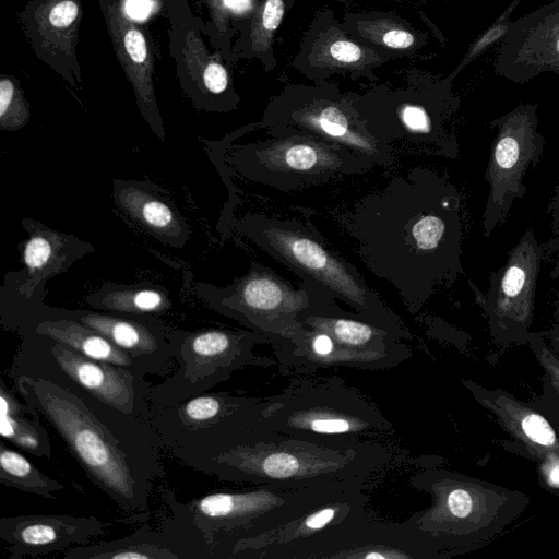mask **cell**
<instances>
[{
    "label": "cell",
    "instance_id": "obj_1",
    "mask_svg": "<svg viewBox=\"0 0 559 559\" xmlns=\"http://www.w3.org/2000/svg\"><path fill=\"white\" fill-rule=\"evenodd\" d=\"M360 260L419 309L464 274L461 195L438 173L413 168L342 214Z\"/></svg>",
    "mask_w": 559,
    "mask_h": 559
},
{
    "label": "cell",
    "instance_id": "obj_2",
    "mask_svg": "<svg viewBox=\"0 0 559 559\" xmlns=\"http://www.w3.org/2000/svg\"><path fill=\"white\" fill-rule=\"evenodd\" d=\"M13 383L60 436L86 477L121 510L144 512L165 476L164 443L151 424L133 418L68 381L19 377Z\"/></svg>",
    "mask_w": 559,
    "mask_h": 559
},
{
    "label": "cell",
    "instance_id": "obj_3",
    "mask_svg": "<svg viewBox=\"0 0 559 559\" xmlns=\"http://www.w3.org/2000/svg\"><path fill=\"white\" fill-rule=\"evenodd\" d=\"M235 227L275 260L290 267L304 284L331 298L346 301L380 328H397L390 311L357 269L329 249L308 224L247 213Z\"/></svg>",
    "mask_w": 559,
    "mask_h": 559
},
{
    "label": "cell",
    "instance_id": "obj_4",
    "mask_svg": "<svg viewBox=\"0 0 559 559\" xmlns=\"http://www.w3.org/2000/svg\"><path fill=\"white\" fill-rule=\"evenodd\" d=\"M9 373L12 380L25 376L71 382L105 404L151 424L154 385L145 377L90 358L48 336L24 335Z\"/></svg>",
    "mask_w": 559,
    "mask_h": 559
},
{
    "label": "cell",
    "instance_id": "obj_5",
    "mask_svg": "<svg viewBox=\"0 0 559 559\" xmlns=\"http://www.w3.org/2000/svg\"><path fill=\"white\" fill-rule=\"evenodd\" d=\"M271 135L227 150V164L249 180L284 191L309 188L373 167L342 147L302 134Z\"/></svg>",
    "mask_w": 559,
    "mask_h": 559
},
{
    "label": "cell",
    "instance_id": "obj_6",
    "mask_svg": "<svg viewBox=\"0 0 559 559\" xmlns=\"http://www.w3.org/2000/svg\"><path fill=\"white\" fill-rule=\"evenodd\" d=\"M263 124L271 134H302L342 147L373 166L392 162L391 146L376 139L352 100L340 95L287 92L271 103Z\"/></svg>",
    "mask_w": 559,
    "mask_h": 559
},
{
    "label": "cell",
    "instance_id": "obj_7",
    "mask_svg": "<svg viewBox=\"0 0 559 559\" xmlns=\"http://www.w3.org/2000/svg\"><path fill=\"white\" fill-rule=\"evenodd\" d=\"M22 226L27 231L22 250L23 269L8 273L0 289L1 325L19 335L46 305L47 281L95 251L92 243L38 221L24 218Z\"/></svg>",
    "mask_w": 559,
    "mask_h": 559
},
{
    "label": "cell",
    "instance_id": "obj_8",
    "mask_svg": "<svg viewBox=\"0 0 559 559\" xmlns=\"http://www.w3.org/2000/svg\"><path fill=\"white\" fill-rule=\"evenodd\" d=\"M257 338L254 333L238 330L175 329L171 345L177 369L153 386L151 404L177 405L225 381L249 361Z\"/></svg>",
    "mask_w": 559,
    "mask_h": 559
},
{
    "label": "cell",
    "instance_id": "obj_9",
    "mask_svg": "<svg viewBox=\"0 0 559 559\" xmlns=\"http://www.w3.org/2000/svg\"><path fill=\"white\" fill-rule=\"evenodd\" d=\"M495 132L485 170L488 194L483 231L489 237L527 192V173L540 162L545 141L538 131L536 106L522 104L490 123Z\"/></svg>",
    "mask_w": 559,
    "mask_h": 559
},
{
    "label": "cell",
    "instance_id": "obj_10",
    "mask_svg": "<svg viewBox=\"0 0 559 559\" xmlns=\"http://www.w3.org/2000/svg\"><path fill=\"white\" fill-rule=\"evenodd\" d=\"M436 86L430 93L391 95L381 100H352L367 130L389 144L405 142L423 145L435 154L454 158L457 142L447 126L456 108L450 97V83Z\"/></svg>",
    "mask_w": 559,
    "mask_h": 559
},
{
    "label": "cell",
    "instance_id": "obj_11",
    "mask_svg": "<svg viewBox=\"0 0 559 559\" xmlns=\"http://www.w3.org/2000/svg\"><path fill=\"white\" fill-rule=\"evenodd\" d=\"M543 258L534 231L526 229L504 263L491 273L487 292L476 293L496 343H526L531 335Z\"/></svg>",
    "mask_w": 559,
    "mask_h": 559
},
{
    "label": "cell",
    "instance_id": "obj_12",
    "mask_svg": "<svg viewBox=\"0 0 559 559\" xmlns=\"http://www.w3.org/2000/svg\"><path fill=\"white\" fill-rule=\"evenodd\" d=\"M193 292L210 308L260 330L271 329L273 322H296L312 305L304 285L301 289H295L260 264H252L246 275L235 278L226 287L195 283Z\"/></svg>",
    "mask_w": 559,
    "mask_h": 559
},
{
    "label": "cell",
    "instance_id": "obj_13",
    "mask_svg": "<svg viewBox=\"0 0 559 559\" xmlns=\"http://www.w3.org/2000/svg\"><path fill=\"white\" fill-rule=\"evenodd\" d=\"M165 500L174 512L159 530L144 525L126 537L71 547L64 559H213L219 558L192 520L187 504L165 490Z\"/></svg>",
    "mask_w": 559,
    "mask_h": 559
},
{
    "label": "cell",
    "instance_id": "obj_14",
    "mask_svg": "<svg viewBox=\"0 0 559 559\" xmlns=\"http://www.w3.org/2000/svg\"><path fill=\"white\" fill-rule=\"evenodd\" d=\"M463 384L537 463L540 479L548 490L559 491V433L550 420L533 404L500 388L490 389L472 380Z\"/></svg>",
    "mask_w": 559,
    "mask_h": 559
},
{
    "label": "cell",
    "instance_id": "obj_15",
    "mask_svg": "<svg viewBox=\"0 0 559 559\" xmlns=\"http://www.w3.org/2000/svg\"><path fill=\"white\" fill-rule=\"evenodd\" d=\"M496 72L516 83L544 72L559 74V0L510 22L496 59Z\"/></svg>",
    "mask_w": 559,
    "mask_h": 559
},
{
    "label": "cell",
    "instance_id": "obj_16",
    "mask_svg": "<svg viewBox=\"0 0 559 559\" xmlns=\"http://www.w3.org/2000/svg\"><path fill=\"white\" fill-rule=\"evenodd\" d=\"M63 316L80 321L143 364L153 376H169L173 365L174 328L152 314L60 308Z\"/></svg>",
    "mask_w": 559,
    "mask_h": 559
},
{
    "label": "cell",
    "instance_id": "obj_17",
    "mask_svg": "<svg viewBox=\"0 0 559 559\" xmlns=\"http://www.w3.org/2000/svg\"><path fill=\"white\" fill-rule=\"evenodd\" d=\"M105 530L106 523L93 515L27 514L0 519V538L9 546L10 559L87 545L104 535Z\"/></svg>",
    "mask_w": 559,
    "mask_h": 559
},
{
    "label": "cell",
    "instance_id": "obj_18",
    "mask_svg": "<svg viewBox=\"0 0 559 559\" xmlns=\"http://www.w3.org/2000/svg\"><path fill=\"white\" fill-rule=\"evenodd\" d=\"M116 206L144 231L165 246L182 248L192 229L176 204L158 186L142 180L112 182Z\"/></svg>",
    "mask_w": 559,
    "mask_h": 559
},
{
    "label": "cell",
    "instance_id": "obj_19",
    "mask_svg": "<svg viewBox=\"0 0 559 559\" xmlns=\"http://www.w3.org/2000/svg\"><path fill=\"white\" fill-rule=\"evenodd\" d=\"M385 59L356 40L343 26H330L308 37L302 44L296 63H300L301 70L313 78L336 72L370 76L371 70Z\"/></svg>",
    "mask_w": 559,
    "mask_h": 559
},
{
    "label": "cell",
    "instance_id": "obj_20",
    "mask_svg": "<svg viewBox=\"0 0 559 559\" xmlns=\"http://www.w3.org/2000/svg\"><path fill=\"white\" fill-rule=\"evenodd\" d=\"M31 333L48 336L90 358L122 367L135 374L142 377L151 374L143 364L132 358L98 332L78 320L63 316L60 308L45 305L24 328L20 336L23 337Z\"/></svg>",
    "mask_w": 559,
    "mask_h": 559
},
{
    "label": "cell",
    "instance_id": "obj_21",
    "mask_svg": "<svg viewBox=\"0 0 559 559\" xmlns=\"http://www.w3.org/2000/svg\"><path fill=\"white\" fill-rule=\"evenodd\" d=\"M0 423L2 439L34 456H51L49 436L39 421L38 412L19 401L3 378L0 380Z\"/></svg>",
    "mask_w": 559,
    "mask_h": 559
},
{
    "label": "cell",
    "instance_id": "obj_22",
    "mask_svg": "<svg viewBox=\"0 0 559 559\" xmlns=\"http://www.w3.org/2000/svg\"><path fill=\"white\" fill-rule=\"evenodd\" d=\"M342 26L356 40L384 56L415 52L424 45V36L397 17L352 15Z\"/></svg>",
    "mask_w": 559,
    "mask_h": 559
},
{
    "label": "cell",
    "instance_id": "obj_23",
    "mask_svg": "<svg viewBox=\"0 0 559 559\" xmlns=\"http://www.w3.org/2000/svg\"><path fill=\"white\" fill-rule=\"evenodd\" d=\"M86 302L96 310L156 317L174 306L169 292L157 284L106 283L88 295Z\"/></svg>",
    "mask_w": 559,
    "mask_h": 559
},
{
    "label": "cell",
    "instance_id": "obj_24",
    "mask_svg": "<svg viewBox=\"0 0 559 559\" xmlns=\"http://www.w3.org/2000/svg\"><path fill=\"white\" fill-rule=\"evenodd\" d=\"M0 483L23 492L55 499L63 485L50 478L20 452L0 442Z\"/></svg>",
    "mask_w": 559,
    "mask_h": 559
},
{
    "label": "cell",
    "instance_id": "obj_25",
    "mask_svg": "<svg viewBox=\"0 0 559 559\" xmlns=\"http://www.w3.org/2000/svg\"><path fill=\"white\" fill-rule=\"evenodd\" d=\"M314 329L329 334L340 343L350 347H361L384 334V331L355 319L324 316L310 311L301 312L298 317Z\"/></svg>",
    "mask_w": 559,
    "mask_h": 559
},
{
    "label": "cell",
    "instance_id": "obj_26",
    "mask_svg": "<svg viewBox=\"0 0 559 559\" xmlns=\"http://www.w3.org/2000/svg\"><path fill=\"white\" fill-rule=\"evenodd\" d=\"M526 344L544 370L543 393L534 402L540 412L559 424V359L550 350L540 332H532Z\"/></svg>",
    "mask_w": 559,
    "mask_h": 559
},
{
    "label": "cell",
    "instance_id": "obj_27",
    "mask_svg": "<svg viewBox=\"0 0 559 559\" xmlns=\"http://www.w3.org/2000/svg\"><path fill=\"white\" fill-rule=\"evenodd\" d=\"M285 11V0H262L252 29V40L259 52H272V43Z\"/></svg>",
    "mask_w": 559,
    "mask_h": 559
},
{
    "label": "cell",
    "instance_id": "obj_28",
    "mask_svg": "<svg viewBox=\"0 0 559 559\" xmlns=\"http://www.w3.org/2000/svg\"><path fill=\"white\" fill-rule=\"evenodd\" d=\"M28 109L21 99L14 84L8 80L0 81V127L3 131H14L28 121Z\"/></svg>",
    "mask_w": 559,
    "mask_h": 559
},
{
    "label": "cell",
    "instance_id": "obj_29",
    "mask_svg": "<svg viewBox=\"0 0 559 559\" xmlns=\"http://www.w3.org/2000/svg\"><path fill=\"white\" fill-rule=\"evenodd\" d=\"M502 19H500L498 24H495L490 29H488L467 51L466 56L462 60L461 64L456 68L455 72L448 79L451 81L455 74L461 71V69L466 66L469 61H472L483 49H485L488 45L497 40L499 37L504 36L507 33L510 21H506L501 23Z\"/></svg>",
    "mask_w": 559,
    "mask_h": 559
},
{
    "label": "cell",
    "instance_id": "obj_30",
    "mask_svg": "<svg viewBox=\"0 0 559 559\" xmlns=\"http://www.w3.org/2000/svg\"><path fill=\"white\" fill-rule=\"evenodd\" d=\"M79 13L78 4L72 0L56 3L49 11L48 20L57 28L71 25Z\"/></svg>",
    "mask_w": 559,
    "mask_h": 559
},
{
    "label": "cell",
    "instance_id": "obj_31",
    "mask_svg": "<svg viewBox=\"0 0 559 559\" xmlns=\"http://www.w3.org/2000/svg\"><path fill=\"white\" fill-rule=\"evenodd\" d=\"M206 90L213 94H222L228 85L226 69L218 62L207 64L203 73Z\"/></svg>",
    "mask_w": 559,
    "mask_h": 559
},
{
    "label": "cell",
    "instance_id": "obj_32",
    "mask_svg": "<svg viewBox=\"0 0 559 559\" xmlns=\"http://www.w3.org/2000/svg\"><path fill=\"white\" fill-rule=\"evenodd\" d=\"M129 57L136 63H143L147 57L146 41L141 32L130 28L123 38Z\"/></svg>",
    "mask_w": 559,
    "mask_h": 559
},
{
    "label": "cell",
    "instance_id": "obj_33",
    "mask_svg": "<svg viewBox=\"0 0 559 559\" xmlns=\"http://www.w3.org/2000/svg\"><path fill=\"white\" fill-rule=\"evenodd\" d=\"M309 429L320 433H343L350 430V424L343 417H319L309 423Z\"/></svg>",
    "mask_w": 559,
    "mask_h": 559
},
{
    "label": "cell",
    "instance_id": "obj_34",
    "mask_svg": "<svg viewBox=\"0 0 559 559\" xmlns=\"http://www.w3.org/2000/svg\"><path fill=\"white\" fill-rule=\"evenodd\" d=\"M151 0H127L124 3L126 13L135 20H144L152 10Z\"/></svg>",
    "mask_w": 559,
    "mask_h": 559
},
{
    "label": "cell",
    "instance_id": "obj_35",
    "mask_svg": "<svg viewBox=\"0 0 559 559\" xmlns=\"http://www.w3.org/2000/svg\"><path fill=\"white\" fill-rule=\"evenodd\" d=\"M335 516V510L325 508L312 513L305 521L306 527L310 530H319L326 525Z\"/></svg>",
    "mask_w": 559,
    "mask_h": 559
},
{
    "label": "cell",
    "instance_id": "obj_36",
    "mask_svg": "<svg viewBox=\"0 0 559 559\" xmlns=\"http://www.w3.org/2000/svg\"><path fill=\"white\" fill-rule=\"evenodd\" d=\"M311 346L316 354L320 356H328L334 349V342L329 334L322 332L314 336Z\"/></svg>",
    "mask_w": 559,
    "mask_h": 559
},
{
    "label": "cell",
    "instance_id": "obj_37",
    "mask_svg": "<svg viewBox=\"0 0 559 559\" xmlns=\"http://www.w3.org/2000/svg\"><path fill=\"white\" fill-rule=\"evenodd\" d=\"M548 214L551 218L554 234L559 236V185L557 186L552 199L549 203Z\"/></svg>",
    "mask_w": 559,
    "mask_h": 559
},
{
    "label": "cell",
    "instance_id": "obj_38",
    "mask_svg": "<svg viewBox=\"0 0 559 559\" xmlns=\"http://www.w3.org/2000/svg\"><path fill=\"white\" fill-rule=\"evenodd\" d=\"M554 355L559 359V326L555 325L548 331L540 332Z\"/></svg>",
    "mask_w": 559,
    "mask_h": 559
},
{
    "label": "cell",
    "instance_id": "obj_39",
    "mask_svg": "<svg viewBox=\"0 0 559 559\" xmlns=\"http://www.w3.org/2000/svg\"><path fill=\"white\" fill-rule=\"evenodd\" d=\"M547 249L551 251H558L559 252V236H556L554 239L548 241L546 243Z\"/></svg>",
    "mask_w": 559,
    "mask_h": 559
},
{
    "label": "cell",
    "instance_id": "obj_40",
    "mask_svg": "<svg viewBox=\"0 0 559 559\" xmlns=\"http://www.w3.org/2000/svg\"><path fill=\"white\" fill-rule=\"evenodd\" d=\"M555 318H556V321H557L556 325L559 326V299H558L557 306H556Z\"/></svg>",
    "mask_w": 559,
    "mask_h": 559
}]
</instances>
